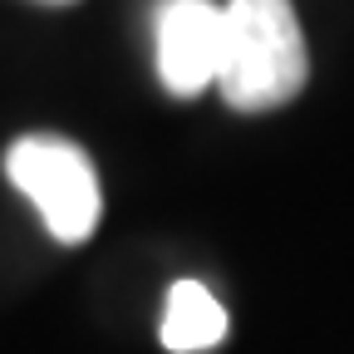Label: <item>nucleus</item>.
<instances>
[{"instance_id":"f257e3e1","label":"nucleus","mask_w":354,"mask_h":354,"mask_svg":"<svg viewBox=\"0 0 354 354\" xmlns=\"http://www.w3.org/2000/svg\"><path fill=\"white\" fill-rule=\"evenodd\" d=\"M310 74L305 35L290 0H227L221 6V69L216 88L241 113L290 104Z\"/></svg>"},{"instance_id":"f03ea898","label":"nucleus","mask_w":354,"mask_h":354,"mask_svg":"<svg viewBox=\"0 0 354 354\" xmlns=\"http://www.w3.org/2000/svg\"><path fill=\"white\" fill-rule=\"evenodd\" d=\"M6 172L35 202L55 241L79 246L94 236L104 197H99V172L84 148H74L69 138H50V133H30L6 153Z\"/></svg>"},{"instance_id":"39448f33","label":"nucleus","mask_w":354,"mask_h":354,"mask_svg":"<svg viewBox=\"0 0 354 354\" xmlns=\"http://www.w3.org/2000/svg\"><path fill=\"white\" fill-rule=\"evenodd\" d=\"M39 6H74V0H39Z\"/></svg>"},{"instance_id":"20e7f679","label":"nucleus","mask_w":354,"mask_h":354,"mask_svg":"<svg viewBox=\"0 0 354 354\" xmlns=\"http://www.w3.org/2000/svg\"><path fill=\"white\" fill-rule=\"evenodd\" d=\"M227 339V310L202 281H177L162 310V344L172 354H207Z\"/></svg>"},{"instance_id":"7ed1b4c3","label":"nucleus","mask_w":354,"mask_h":354,"mask_svg":"<svg viewBox=\"0 0 354 354\" xmlns=\"http://www.w3.org/2000/svg\"><path fill=\"white\" fill-rule=\"evenodd\" d=\"M158 79L167 94L192 99L221 69V6L216 0H162L153 25Z\"/></svg>"}]
</instances>
